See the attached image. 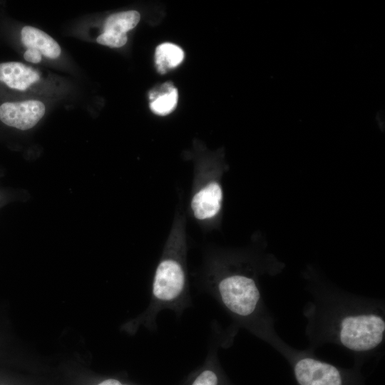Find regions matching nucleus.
<instances>
[{
	"mask_svg": "<svg viewBox=\"0 0 385 385\" xmlns=\"http://www.w3.org/2000/svg\"><path fill=\"white\" fill-rule=\"evenodd\" d=\"M128 41L125 34H116L113 32H103L96 39L97 43L113 48L123 46Z\"/></svg>",
	"mask_w": 385,
	"mask_h": 385,
	"instance_id": "f8f14e48",
	"label": "nucleus"
},
{
	"mask_svg": "<svg viewBox=\"0 0 385 385\" xmlns=\"http://www.w3.org/2000/svg\"><path fill=\"white\" fill-rule=\"evenodd\" d=\"M183 58V51L173 43H164L156 48L155 60L158 71L160 73H165L167 69L178 66Z\"/></svg>",
	"mask_w": 385,
	"mask_h": 385,
	"instance_id": "9d476101",
	"label": "nucleus"
},
{
	"mask_svg": "<svg viewBox=\"0 0 385 385\" xmlns=\"http://www.w3.org/2000/svg\"><path fill=\"white\" fill-rule=\"evenodd\" d=\"M311 299L302 309L308 346L316 351L334 344L360 362L383 354L385 302L342 290L312 277Z\"/></svg>",
	"mask_w": 385,
	"mask_h": 385,
	"instance_id": "f257e3e1",
	"label": "nucleus"
},
{
	"mask_svg": "<svg viewBox=\"0 0 385 385\" xmlns=\"http://www.w3.org/2000/svg\"><path fill=\"white\" fill-rule=\"evenodd\" d=\"M20 40L26 48L39 51L41 55L51 58H57L61 53L58 43L44 31L31 26H25L20 31Z\"/></svg>",
	"mask_w": 385,
	"mask_h": 385,
	"instance_id": "6e6552de",
	"label": "nucleus"
},
{
	"mask_svg": "<svg viewBox=\"0 0 385 385\" xmlns=\"http://www.w3.org/2000/svg\"><path fill=\"white\" fill-rule=\"evenodd\" d=\"M39 80L38 73L21 62L0 63V85L10 91H24Z\"/></svg>",
	"mask_w": 385,
	"mask_h": 385,
	"instance_id": "423d86ee",
	"label": "nucleus"
},
{
	"mask_svg": "<svg viewBox=\"0 0 385 385\" xmlns=\"http://www.w3.org/2000/svg\"><path fill=\"white\" fill-rule=\"evenodd\" d=\"M183 256L181 246L171 245L155 270L150 302L140 319L153 332L157 329V316L162 310L170 309L181 316L185 309L192 306Z\"/></svg>",
	"mask_w": 385,
	"mask_h": 385,
	"instance_id": "7ed1b4c3",
	"label": "nucleus"
},
{
	"mask_svg": "<svg viewBox=\"0 0 385 385\" xmlns=\"http://www.w3.org/2000/svg\"><path fill=\"white\" fill-rule=\"evenodd\" d=\"M316 351L307 347H292L286 359L293 366L298 385H346L344 371L316 356Z\"/></svg>",
	"mask_w": 385,
	"mask_h": 385,
	"instance_id": "20e7f679",
	"label": "nucleus"
},
{
	"mask_svg": "<svg viewBox=\"0 0 385 385\" xmlns=\"http://www.w3.org/2000/svg\"><path fill=\"white\" fill-rule=\"evenodd\" d=\"M228 260L216 265L206 290L230 316L232 326L245 329L286 358L293 346L276 331L275 319L258 282L262 271L245 260Z\"/></svg>",
	"mask_w": 385,
	"mask_h": 385,
	"instance_id": "f03ea898",
	"label": "nucleus"
},
{
	"mask_svg": "<svg viewBox=\"0 0 385 385\" xmlns=\"http://www.w3.org/2000/svg\"><path fill=\"white\" fill-rule=\"evenodd\" d=\"M151 111L160 115H166L176 108L178 99V90L170 82L163 84L158 91L149 93Z\"/></svg>",
	"mask_w": 385,
	"mask_h": 385,
	"instance_id": "1a4fd4ad",
	"label": "nucleus"
},
{
	"mask_svg": "<svg viewBox=\"0 0 385 385\" xmlns=\"http://www.w3.org/2000/svg\"><path fill=\"white\" fill-rule=\"evenodd\" d=\"M140 19V14L134 10L111 14L105 21L103 31L126 34L135 27Z\"/></svg>",
	"mask_w": 385,
	"mask_h": 385,
	"instance_id": "9b49d317",
	"label": "nucleus"
},
{
	"mask_svg": "<svg viewBox=\"0 0 385 385\" xmlns=\"http://www.w3.org/2000/svg\"><path fill=\"white\" fill-rule=\"evenodd\" d=\"M222 190L217 182H211L197 192L191 201L194 216L206 220L215 216L220 210Z\"/></svg>",
	"mask_w": 385,
	"mask_h": 385,
	"instance_id": "0eeeda50",
	"label": "nucleus"
},
{
	"mask_svg": "<svg viewBox=\"0 0 385 385\" xmlns=\"http://www.w3.org/2000/svg\"><path fill=\"white\" fill-rule=\"evenodd\" d=\"M98 385H129V384H122L120 381L115 379H108L101 381Z\"/></svg>",
	"mask_w": 385,
	"mask_h": 385,
	"instance_id": "4468645a",
	"label": "nucleus"
},
{
	"mask_svg": "<svg viewBox=\"0 0 385 385\" xmlns=\"http://www.w3.org/2000/svg\"><path fill=\"white\" fill-rule=\"evenodd\" d=\"M24 58L30 63H38L42 59L41 53L32 48H27L24 53Z\"/></svg>",
	"mask_w": 385,
	"mask_h": 385,
	"instance_id": "ddd939ff",
	"label": "nucleus"
},
{
	"mask_svg": "<svg viewBox=\"0 0 385 385\" xmlns=\"http://www.w3.org/2000/svg\"><path fill=\"white\" fill-rule=\"evenodd\" d=\"M45 105L40 101H3L0 103V122L21 130L35 126L45 114Z\"/></svg>",
	"mask_w": 385,
	"mask_h": 385,
	"instance_id": "39448f33",
	"label": "nucleus"
}]
</instances>
